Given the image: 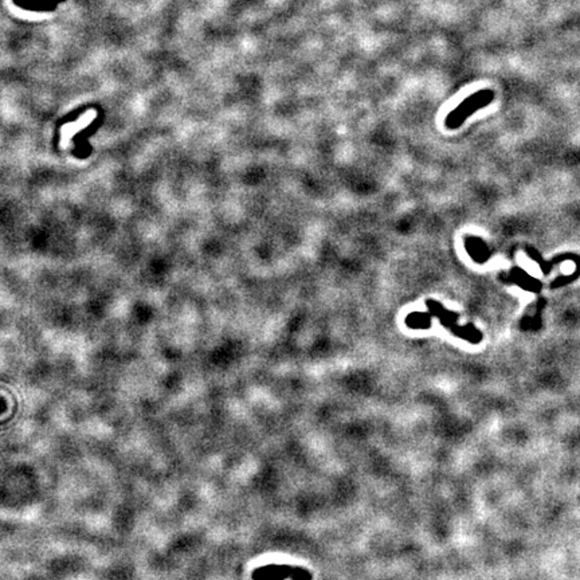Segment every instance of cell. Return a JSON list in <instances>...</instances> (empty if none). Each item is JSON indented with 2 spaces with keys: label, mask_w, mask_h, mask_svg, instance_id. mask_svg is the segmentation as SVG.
I'll return each instance as SVG.
<instances>
[{
  "label": "cell",
  "mask_w": 580,
  "mask_h": 580,
  "mask_svg": "<svg viewBox=\"0 0 580 580\" xmlns=\"http://www.w3.org/2000/svg\"><path fill=\"white\" fill-rule=\"evenodd\" d=\"M466 250L470 254V257L473 258L477 262H483L487 259V250L486 246L481 239L479 238H468L466 242Z\"/></svg>",
  "instance_id": "4"
},
{
  "label": "cell",
  "mask_w": 580,
  "mask_h": 580,
  "mask_svg": "<svg viewBox=\"0 0 580 580\" xmlns=\"http://www.w3.org/2000/svg\"><path fill=\"white\" fill-rule=\"evenodd\" d=\"M253 580H312L313 575L302 567L288 564H269L253 572Z\"/></svg>",
  "instance_id": "3"
},
{
  "label": "cell",
  "mask_w": 580,
  "mask_h": 580,
  "mask_svg": "<svg viewBox=\"0 0 580 580\" xmlns=\"http://www.w3.org/2000/svg\"><path fill=\"white\" fill-rule=\"evenodd\" d=\"M494 99V92L490 89H483L476 92L474 95L468 97L466 99H463L452 112H450L445 120V125L446 128L458 129L465 121L469 116H472L473 113L479 112L480 109H483L485 106H487L489 104H492Z\"/></svg>",
  "instance_id": "2"
},
{
  "label": "cell",
  "mask_w": 580,
  "mask_h": 580,
  "mask_svg": "<svg viewBox=\"0 0 580 580\" xmlns=\"http://www.w3.org/2000/svg\"><path fill=\"white\" fill-rule=\"evenodd\" d=\"M431 322L433 316L428 312H413L406 317V325L411 329H428Z\"/></svg>",
  "instance_id": "5"
},
{
  "label": "cell",
  "mask_w": 580,
  "mask_h": 580,
  "mask_svg": "<svg viewBox=\"0 0 580 580\" xmlns=\"http://www.w3.org/2000/svg\"><path fill=\"white\" fill-rule=\"evenodd\" d=\"M426 306H427V312L433 316V319H438L441 324L449 329L451 333L457 337H461L463 340H468L473 344H479L483 340V335L481 332L474 328L473 325H459L458 324V315L452 311L446 309L441 302L435 301V300H427L426 301Z\"/></svg>",
  "instance_id": "1"
}]
</instances>
